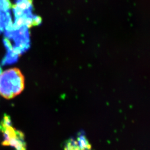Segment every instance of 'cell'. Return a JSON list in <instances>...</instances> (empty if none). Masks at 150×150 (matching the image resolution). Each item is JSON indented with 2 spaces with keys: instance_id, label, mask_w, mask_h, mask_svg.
Segmentation results:
<instances>
[{
  "instance_id": "12",
  "label": "cell",
  "mask_w": 150,
  "mask_h": 150,
  "mask_svg": "<svg viewBox=\"0 0 150 150\" xmlns=\"http://www.w3.org/2000/svg\"><path fill=\"white\" fill-rule=\"evenodd\" d=\"M2 68H1V65H0V75H1V74L2 73Z\"/></svg>"
},
{
  "instance_id": "7",
  "label": "cell",
  "mask_w": 150,
  "mask_h": 150,
  "mask_svg": "<svg viewBox=\"0 0 150 150\" xmlns=\"http://www.w3.org/2000/svg\"><path fill=\"white\" fill-rule=\"evenodd\" d=\"M11 8L12 9L13 12L14 13L15 18H17L20 17L22 16L24 14V13H25V11H24L22 9L18 8L15 5H12V7Z\"/></svg>"
},
{
  "instance_id": "10",
  "label": "cell",
  "mask_w": 150,
  "mask_h": 150,
  "mask_svg": "<svg viewBox=\"0 0 150 150\" xmlns=\"http://www.w3.org/2000/svg\"><path fill=\"white\" fill-rule=\"evenodd\" d=\"M32 17H27L25 20L24 26L26 27L28 29L30 28L32 26Z\"/></svg>"
},
{
  "instance_id": "8",
  "label": "cell",
  "mask_w": 150,
  "mask_h": 150,
  "mask_svg": "<svg viewBox=\"0 0 150 150\" xmlns=\"http://www.w3.org/2000/svg\"><path fill=\"white\" fill-rule=\"evenodd\" d=\"M3 42L7 51H12L13 48V45L11 44L9 39L5 37L3 39Z\"/></svg>"
},
{
  "instance_id": "13",
  "label": "cell",
  "mask_w": 150,
  "mask_h": 150,
  "mask_svg": "<svg viewBox=\"0 0 150 150\" xmlns=\"http://www.w3.org/2000/svg\"><path fill=\"white\" fill-rule=\"evenodd\" d=\"M1 125H0V131H1Z\"/></svg>"
},
{
  "instance_id": "11",
  "label": "cell",
  "mask_w": 150,
  "mask_h": 150,
  "mask_svg": "<svg viewBox=\"0 0 150 150\" xmlns=\"http://www.w3.org/2000/svg\"><path fill=\"white\" fill-rule=\"evenodd\" d=\"M5 31V28H4V26L3 24L0 22V34L2 32H3Z\"/></svg>"
},
{
  "instance_id": "4",
  "label": "cell",
  "mask_w": 150,
  "mask_h": 150,
  "mask_svg": "<svg viewBox=\"0 0 150 150\" xmlns=\"http://www.w3.org/2000/svg\"><path fill=\"white\" fill-rule=\"evenodd\" d=\"M19 56L17 54L14 53L12 50V51H7L6 54L5 56L3 59L2 60V65L3 66L11 65L18 61Z\"/></svg>"
},
{
  "instance_id": "3",
  "label": "cell",
  "mask_w": 150,
  "mask_h": 150,
  "mask_svg": "<svg viewBox=\"0 0 150 150\" xmlns=\"http://www.w3.org/2000/svg\"><path fill=\"white\" fill-rule=\"evenodd\" d=\"M7 146L14 147L15 150H26V144L25 140L24 134L18 130L16 136L10 139L6 143L5 146Z\"/></svg>"
},
{
  "instance_id": "6",
  "label": "cell",
  "mask_w": 150,
  "mask_h": 150,
  "mask_svg": "<svg viewBox=\"0 0 150 150\" xmlns=\"http://www.w3.org/2000/svg\"><path fill=\"white\" fill-rule=\"evenodd\" d=\"M1 126L2 127H8L12 126V121L11 117L9 115H5L2 121L1 122Z\"/></svg>"
},
{
  "instance_id": "1",
  "label": "cell",
  "mask_w": 150,
  "mask_h": 150,
  "mask_svg": "<svg viewBox=\"0 0 150 150\" xmlns=\"http://www.w3.org/2000/svg\"><path fill=\"white\" fill-rule=\"evenodd\" d=\"M25 87V79L21 71L10 69L0 75V95L6 99H11L22 92Z\"/></svg>"
},
{
  "instance_id": "9",
  "label": "cell",
  "mask_w": 150,
  "mask_h": 150,
  "mask_svg": "<svg viewBox=\"0 0 150 150\" xmlns=\"http://www.w3.org/2000/svg\"><path fill=\"white\" fill-rule=\"evenodd\" d=\"M42 22V18L38 16H32V26H37L40 25Z\"/></svg>"
},
{
  "instance_id": "2",
  "label": "cell",
  "mask_w": 150,
  "mask_h": 150,
  "mask_svg": "<svg viewBox=\"0 0 150 150\" xmlns=\"http://www.w3.org/2000/svg\"><path fill=\"white\" fill-rule=\"evenodd\" d=\"M65 150H92L88 139L83 133H80L75 138H71L66 142Z\"/></svg>"
},
{
  "instance_id": "5",
  "label": "cell",
  "mask_w": 150,
  "mask_h": 150,
  "mask_svg": "<svg viewBox=\"0 0 150 150\" xmlns=\"http://www.w3.org/2000/svg\"><path fill=\"white\" fill-rule=\"evenodd\" d=\"M32 0H16L15 5L24 11L30 9L32 6Z\"/></svg>"
}]
</instances>
